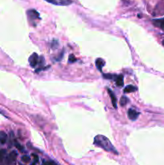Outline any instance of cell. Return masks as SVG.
Instances as JSON below:
<instances>
[{
    "label": "cell",
    "instance_id": "1",
    "mask_svg": "<svg viewBox=\"0 0 164 165\" xmlns=\"http://www.w3.org/2000/svg\"><path fill=\"white\" fill-rule=\"evenodd\" d=\"M94 144L97 145V146L100 147V148H101L102 149L106 151V152H112V153L116 154V155L118 154L116 148L111 143L109 138H106V137L104 136V135H102V134H98V135H97V136L94 138Z\"/></svg>",
    "mask_w": 164,
    "mask_h": 165
},
{
    "label": "cell",
    "instance_id": "2",
    "mask_svg": "<svg viewBox=\"0 0 164 165\" xmlns=\"http://www.w3.org/2000/svg\"><path fill=\"white\" fill-rule=\"evenodd\" d=\"M45 1L56 6H69L73 3L72 0H45Z\"/></svg>",
    "mask_w": 164,
    "mask_h": 165
},
{
    "label": "cell",
    "instance_id": "3",
    "mask_svg": "<svg viewBox=\"0 0 164 165\" xmlns=\"http://www.w3.org/2000/svg\"><path fill=\"white\" fill-rule=\"evenodd\" d=\"M39 59H40V57H39V56L37 55V53L34 52V53L31 54L28 60L30 66L33 68L36 67V66H37V64L39 63Z\"/></svg>",
    "mask_w": 164,
    "mask_h": 165
},
{
    "label": "cell",
    "instance_id": "4",
    "mask_svg": "<svg viewBox=\"0 0 164 165\" xmlns=\"http://www.w3.org/2000/svg\"><path fill=\"white\" fill-rule=\"evenodd\" d=\"M139 112H137V110H135L134 109L130 108V109H128V117H129V119H130V120H132V121H135L136 119L139 117Z\"/></svg>",
    "mask_w": 164,
    "mask_h": 165
},
{
    "label": "cell",
    "instance_id": "5",
    "mask_svg": "<svg viewBox=\"0 0 164 165\" xmlns=\"http://www.w3.org/2000/svg\"><path fill=\"white\" fill-rule=\"evenodd\" d=\"M27 16H28L29 18L32 19H40V14H39L38 12H36V10H29L27 11Z\"/></svg>",
    "mask_w": 164,
    "mask_h": 165
},
{
    "label": "cell",
    "instance_id": "6",
    "mask_svg": "<svg viewBox=\"0 0 164 165\" xmlns=\"http://www.w3.org/2000/svg\"><path fill=\"white\" fill-rule=\"evenodd\" d=\"M107 92H108V94H109V97H110L111 98L113 106L115 109H117V98L116 96H115V94H113V92L109 88H107Z\"/></svg>",
    "mask_w": 164,
    "mask_h": 165
},
{
    "label": "cell",
    "instance_id": "7",
    "mask_svg": "<svg viewBox=\"0 0 164 165\" xmlns=\"http://www.w3.org/2000/svg\"><path fill=\"white\" fill-rule=\"evenodd\" d=\"M16 157H17V153L15 152H12L10 153V155L8 156L7 157V163L10 165L13 164L15 162V160H16Z\"/></svg>",
    "mask_w": 164,
    "mask_h": 165
},
{
    "label": "cell",
    "instance_id": "8",
    "mask_svg": "<svg viewBox=\"0 0 164 165\" xmlns=\"http://www.w3.org/2000/svg\"><path fill=\"white\" fill-rule=\"evenodd\" d=\"M153 24L155 25V27H159L160 29L164 30V18L163 19H154L152 21Z\"/></svg>",
    "mask_w": 164,
    "mask_h": 165
},
{
    "label": "cell",
    "instance_id": "9",
    "mask_svg": "<svg viewBox=\"0 0 164 165\" xmlns=\"http://www.w3.org/2000/svg\"><path fill=\"white\" fill-rule=\"evenodd\" d=\"M114 78L118 86H123V85H124V77H123V75L121 74L118 75V76H115Z\"/></svg>",
    "mask_w": 164,
    "mask_h": 165
},
{
    "label": "cell",
    "instance_id": "10",
    "mask_svg": "<svg viewBox=\"0 0 164 165\" xmlns=\"http://www.w3.org/2000/svg\"><path fill=\"white\" fill-rule=\"evenodd\" d=\"M104 66H105L104 60L101 59V58H98V59L96 60V66H97V68L98 69L99 71H101V69L104 67Z\"/></svg>",
    "mask_w": 164,
    "mask_h": 165
},
{
    "label": "cell",
    "instance_id": "11",
    "mask_svg": "<svg viewBox=\"0 0 164 165\" xmlns=\"http://www.w3.org/2000/svg\"><path fill=\"white\" fill-rule=\"evenodd\" d=\"M137 88L136 86L132 85H127V86L124 89V92L125 93H133V92L137 91Z\"/></svg>",
    "mask_w": 164,
    "mask_h": 165
},
{
    "label": "cell",
    "instance_id": "12",
    "mask_svg": "<svg viewBox=\"0 0 164 165\" xmlns=\"http://www.w3.org/2000/svg\"><path fill=\"white\" fill-rule=\"evenodd\" d=\"M7 140V134L2 131H0V143L4 144Z\"/></svg>",
    "mask_w": 164,
    "mask_h": 165
},
{
    "label": "cell",
    "instance_id": "13",
    "mask_svg": "<svg viewBox=\"0 0 164 165\" xmlns=\"http://www.w3.org/2000/svg\"><path fill=\"white\" fill-rule=\"evenodd\" d=\"M128 102H129V99L127 98V97L122 96V98H121V100H120L121 106H125L126 104L128 103Z\"/></svg>",
    "mask_w": 164,
    "mask_h": 165
},
{
    "label": "cell",
    "instance_id": "14",
    "mask_svg": "<svg viewBox=\"0 0 164 165\" xmlns=\"http://www.w3.org/2000/svg\"><path fill=\"white\" fill-rule=\"evenodd\" d=\"M76 61V57L74 56V55L73 54H71L70 56H69V63H73V62H75Z\"/></svg>",
    "mask_w": 164,
    "mask_h": 165
},
{
    "label": "cell",
    "instance_id": "15",
    "mask_svg": "<svg viewBox=\"0 0 164 165\" xmlns=\"http://www.w3.org/2000/svg\"><path fill=\"white\" fill-rule=\"evenodd\" d=\"M5 153H6V151H5V150H0V162L3 159Z\"/></svg>",
    "mask_w": 164,
    "mask_h": 165
},
{
    "label": "cell",
    "instance_id": "16",
    "mask_svg": "<svg viewBox=\"0 0 164 165\" xmlns=\"http://www.w3.org/2000/svg\"><path fill=\"white\" fill-rule=\"evenodd\" d=\"M22 161L25 162V163H28V162L30 161V157L27 156H22Z\"/></svg>",
    "mask_w": 164,
    "mask_h": 165
},
{
    "label": "cell",
    "instance_id": "17",
    "mask_svg": "<svg viewBox=\"0 0 164 165\" xmlns=\"http://www.w3.org/2000/svg\"><path fill=\"white\" fill-rule=\"evenodd\" d=\"M103 77H104V78L112 79V78H114L115 76H113V75H112V74H103Z\"/></svg>",
    "mask_w": 164,
    "mask_h": 165
},
{
    "label": "cell",
    "instance_id": "18",
    "mask_svg": "<svg viewBox=\"0 0 164 165\" xmlns=\"http://www.w3.org/2000/svg\"><path fill=\"white\" fill-rule=\"evenodd\" d=\"M15 147H16V148H17L20 151V152H23V151H24V149H23V147H22L19 143H15Z\"/></svg>",
    "mask_w": 164,
    "mask_h": 165
},
{
    "label": "cell",
    "instance_id": "19",
    "mask_svg": "<svg viewBox=\"0 0 164 165\" xmlns=\"http://www.w3.org/2000/svg\"><path fill=\"white\" fill-rule=\"evenodd\" d=\"M52 48H55V47H58V41H54L52 43Z\"/></svg>",
    "mask_w": 164,
    "mask_h": 165
},
{
    "label": "cell",
    "instance_id": "20",
    "mask_svg": "<svg viewBox=\"0 0 164 165\" xmlns=\"http://www.w3.org/2000/svg\"><path fill=\"white\" fill-rule=\"evenodd\" d=\"M33 156H34V159H35V162L36 163V162L39 161V157L36 156V155H33Z\"/></svg>",
    "mask_w": 164,
    "mask_h": 165
},
{
    "label": "cell",
    "instance_id": "21",
    "mask_svg": "<svg viewBox=\"0 0 164 165\" xmlns=\"http://www.w3.org/2000/svg\"><path fill=\"white\" fill-rule=\"evenodd\" d=\"M0 114H2V115H3V116H6V117H7V115H5V114H4L3 112H2V111H1V110H0Z\"/></svg>",
    "mask_w": 164,
    "mask_h": 165
},
{
    "label": "cell",
    "instance_id": "22",
    "mask_svg": "<svg viewBox=\"0 0 164 165\" xmlns=\"http://www.w3.org/2000/svg\"><path fill=\"white\" fill-rule=\"evenodd\" d=\"M162 44H163V46H164V40L162 41Z\"/></svg>",
    "mask_w": 164,
    "mask_h": 165
},
{
    "label": "cell",
    "instance_id": "23",
    "mask_svg": "<svg viewBox=\"0 0 164 165\" xmlns=\"http://www.w3.org/2000/svg\"><path fill=\"white\" fill-rule=\"evenodd\" d=\"M31 165H36V163H32V164H31Z\"/></svg>",
    "mask_w": 164,
    "mask_h": 165
},
{
    "label": "cell",
    "instance_id": "24",
    "mask_svg": "<svg viewBox=\"0 0 164 165\" xmlns=\"http://www.w3.org/2000/svg\"><path fill=\"white\" fill-rule=\"evenodd\" d=\"M52 165H56V164H55V163H52Z\"/></svg>",
    "mask_w": 164,
    "mask_h": 165
},
{
    "label": "cell",
    "instance_id": "25",
    "mask_svg": "<svg viewBox=\"0 0 164 165\" xmlns=\"http://www.w3.org/2000/svg\"><path fill=\"white\" fill-rule=\"evenodd\" d=\"M19 165H23V164H22V163H19Z\"/></svg>",
    "mask_w": 164,
    "mask_h": 165
}]
</instances>
